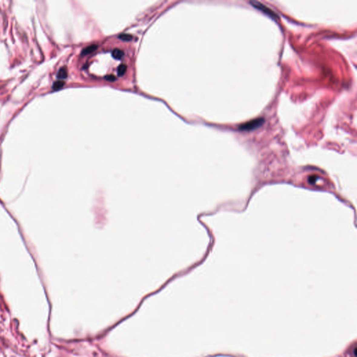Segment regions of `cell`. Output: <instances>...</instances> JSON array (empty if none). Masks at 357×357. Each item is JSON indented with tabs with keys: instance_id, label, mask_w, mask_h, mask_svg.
<instances>
[{
	"instance_id": "obj_1",
	"label": "cell",
	"mask_w": 357,
	"mask_h": 357,
	"mask_svg": "<svg viewBox=\"0 0 357 357\" xmlns=\"http://www.w3.org/2000/svg\"><path fill=\"white\" fill-rule=\"evenodd\" d=\"M264 118L260 117V118L253 119V120L246 122V123L241 124V125L239 126V129L242 131H251L261 127L264 124Z\"/></svg>"
},
{
	"instance_id": "obj_2",
	"label": "cell",
	"mask_w": 357,
	"mask_h": 357,
	"mask_svg": "<svg viewBox=\"0 0 357 357\" xmlns=\"http://www.w3.org/2000/svg\"><path fill=\"white\" fill-rule=\"evenodd\" d=\"M250 4H252V6H254L255 8L259 9V10L261 11L262 12H263V13H265V14H266L267 15H269V17L272 18L273 19H276V18H278V15L276 14V13L274 12L273 10H271L270 8L267 7L266 6H265L263 4L260 3V2H251Z\"/></svg>"
},
{
	"instance_id": "obj_3",
	"label": "cell",
	"mask_w": 357,
	"mask_h": 357,
	"mask_svg": "<svg viewBox=\"0 0 357 357\" xmlns=\"http://www.w3.org/2000/svg\"><path fill=\"white\" fill-rule=\"evenodd\" d=\"M97 48H98V46L96 45V44H93V45H90L87 46V47H86L85 48H84L83 50H82V56H84V55L91 54V53H92V52H95Z\"/></svg>"
},
{
	"instance_id": "obj_4",
	"label": "cell",
	"mask_w": 357,
	"mask_h": 357,
	"mask_svg": "<svg viewBox=\"0 0 357 357\" xmlns=\"http://www.w3.org/2000/svg\"><path fill=\"white\" fill-rule=\"evenodd\" d=\"M124 55V52L122 51V50H119V49H114L113 51H112V57H113L114 58L116 59H121L122 57H123Z\"/></svg>"
},
{
	"instance_id": "obj_5",
	"label": "cell",
	"mask_w": 357,
	"mask_h": 357,
	"mask_svg": "<svg viewBox=\"0 0 357 357\" xmlns=\"http://www.w3.org/2000/svg\"><path fill=\"white\" fill-rule=\"evenodd\" d=\"M67 69L65 67H63L59 69L58 74H57V78H59V79H65L67 77Z\"/></svg>"
},
{
	"instance_id": "obj_6",
	"label": "cell",
	"mask_w": 357,
	"mask_h": 357,
	"mask_svg": "<svg viewBox=\"0 0 357 357\" xmlns=\"http://www.w3.org/2000/svg\"><path fill=\"white\" fill-rule=\"evenodd\" d=\"M126 70H127V66H126L125 64H121V65H119L118 66V68H117V73H118V75L119 76H123L125 74Z\"/></svg>"
},
{
	"instance_id": "obj_7",
	"label": "cell",
	"mask_w": 357,
	"mask_h": 357,
	"mask_svg": "<svg viewBox=\"0 0 357 357\" xmlns=\"http://www.w3.org/2000/svg\"><path fill=\"white\" fill-rule=\"evenodd\" d=\"M64 82L63 81H61V80H59V81H57L55 82L53 86H52V89H53V90H59V89H61L62 87H64Z\"/></svg>"
},
{
	"instance_id": "obj_8",
	"label": "cell",
	"mask_w": 357,
	"mask_h": 357,
	"mask_svg": "<svg viewBox=\"0 0 357 357\" xmlns=\"http://www.w3.org/2000/svg\"><path fill=\"white\" fill-rule=\"evenodd\" d=\"M119 38L121 39L122 41H130L132 40L133 38V36L131 35V34H122L121 35L119 36Z\"/></svg>"
},
{
	"instance_id": "obj_9",
	"label": "cell",
	"mask_w": 357,
	"mask_h": 357,
	"mask_svg": "<svg viewBox=\"0 0 357 357\" xmlns=\"http://www.w3.org/2000/svg\"><path fill=\"white\" fill-rule=\"evenodd\" d=\"M105 79H106L107 80H109V81H114V80H115V77L113 75H107V76H105Z\"/></svg>"
}]
</instances>
